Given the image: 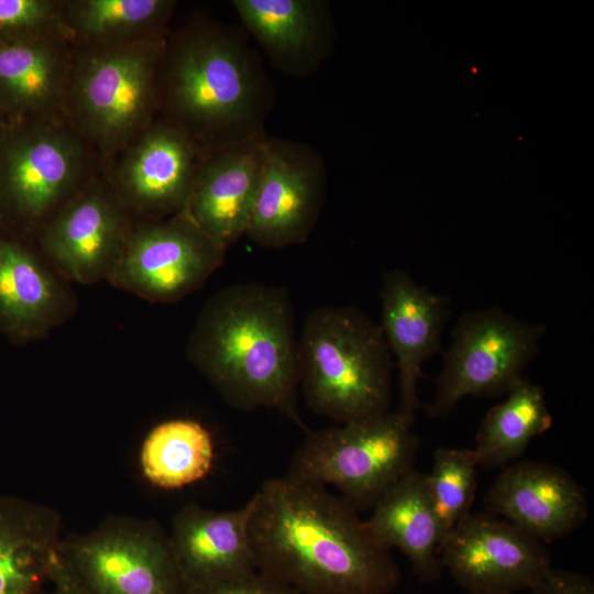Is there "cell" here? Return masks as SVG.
<instances>
[{
  "label": "cell",
  "instance_id": "1",
  "mask_svg": "<svg viewBox=\"0 0 594 594\" xmlns=\"http://www.w3.org/2000/svg\"><path fill=\"white\" fill-rule=\"evenodd\" d=\"M257 570L299 594H391L400 570L365 519L327 487L286 475L249 499Z\"/></svg>",
  "mask_w": 594,
  "mask_h": 594
},
{
  "label": "cell",
  "instance_id": "2",
  "mask_svg": "<svg viewBox=\"0 0 594 594\" xmlns=\"http://www.w3.org/2000/svg\"><path fill=\"white\" fill-rule=\"evenodd\" d=\"M188 360L234 409H275L301 429L298 339L286 288L260 283L226 286L200 310Z\"/></svg>",
  "mask_w": 594,
  "mask_h": 594
},
{
  "label": "cell",
  "instance_id": "3",
  "mask_svg": "<svg viewBox=\"0 0 594 594\" xmlns=\"http://www.w3.org/2000/svg\"><path fill=\"white\" fill-rule=\"evenodd\" d=\"M274 90L237 30L197 20L165 42L158 109L208 155L265 135Z\"/></svg>",
  "mask_w": 594,
  "mask_h": 594
},
{
  "label": "cell",
  "instance_id": "4",
  "mask_svg": "<svg viewBox=\"0 0 594 594\" xmlns=\"http://www.w3.org/2000/svg\"><path fill=\"white\" fill-rule=\"evenodd\" d=\"M299 388L307 406L339 424L389 410L392 353L381 326L352 306H322L298 339Z\"/></svg>",
  "mask_w": 594,
  "mask_h": 594
},
{
  "label": "cell",
  "instance_id": "5",
  "mask_svg": "<svg viewBox=\"0 0 594 594\" xmlns=\"http://www.w3.org/2000/svg\"><path fill=\"white\" fill-rule=\"evenodd\" d=\"M414 424V414L387 410L307 431L287 475L333 486L355 510L371 509L391 485L414 469L419 447Z\"/></svg>",
  "mask_w": 594,
  "mask_h": 594
},
{
  "label": "cell",
  "instance_id": "6",
  "mask_svg": "<svg viewBox=\"0 0 594 594\" xmlns=\"http://www.w3.org/2000/svg\"><path fill=\"white\" fill-rule=\"evenodd\" d=\"M165 37L90 46L73 64L66 101L102 150L132 143L158 109Z\"/></svg>",
  "mask_w": 594,
  "mask_h": 594
},
{
  "label": "cell",
  "instance_id": "7",
  "mask_svg": "<svg viewBox=\"0 0 594 594\" xmlns=\"http://www.w3.org/2000/svg\"><path fill=\"white\" fill-rule=\"evenodd\" d=\"M57 553L86 594H187L168 531L155 519L110 515L61 539Z\"/></svg>",
  "mask_w": 594,
  "mask_h": 594
},
{
  "label": "cell",
  "instance_id": "8",
  "mask_svg": "<svg viewBox=\"0 0 594 594\" xmlns=\"http://www.w3.org/2000/svg\"><path fill=\"white\" fill-rule=\"evenodd\" d=\"M544 332L543 324L517 319L499 307L464 312L452 330L428 416L447 417L466 396L507 394L538 354Z\"/></svg>",
  "mask_w": 594,
  "mask_h": 594
},
{
  "label": "cell",
  "instance_id": "9",
  "mask_svg": "<svg viewBox=\"0 0 594 594\" xmlns=\"http://www.w3.org/2000/svg\"><path fill=\"white\" fill-rule=\"evenodd\" d=\"M77 140L47 119L11 122L0 135V224L38 229L78 179Z\"/></svg>",
  "mask_w": 594,
  "mask_h": 594
},
{
  "label": "cell",
  "instance_id": "10",
  "mask_svg": "<svg viewBox=\"0 0 594 594\" xmlns=\"http://www.w3.org/2000/svg\"><path fill=\"white\" fill-rule=\"evenodd\" d=\"M226 253L180 211L130 230L107 280L150 301L174 302L201 288Z\"/></svg>",
  "mask_w": 594,
  "mask_h": 594
},
{
  "label": "cell",
  "instance_id": "11",
  "mask_svg": "<svg viewBox=\"0 0 594 594\" xmlns=\"http://www.w3.org/2000/svg\"><path fill=\"white\" fill-rule=\"evenodd\" d=\"M440 559L468 592L530 591L553 568L543 542L486 510L470 513L450 531Z\"/></svg>",
  "mask_w": 594,
  "mask_h": 594
},
{
  "label": "cell",
  "instance_id": "12",
  "mask_svg": "<svg viewBox=\"0 0 594 594\" xmlns=\"http://www.w3.org/2000/svg\"><path fill=\"white\" fill-rule=\"evenodd\" d=\"M326 185V166L318 152L300 142L266 135L245 237L270 249L306 242L320 216Z\"/></svg>",
  "mask_w": 594,
  "mask_h": 594
},
{
  "label": "cell",
  "instance_id": "13",
  "mask_svg": "<svg viewBox=\"0 0 594 594\" xmlns=\"http://www.w3.org/2000/svg\"><path fill=\"white\" fill-rule=\"evenodd\" d=\"M124 206L116 194L87 189L64 202L40 228V251L67 280L108 279L128 234Z\"/></svg>",
  "mask_w": 594,
  "mask_h": 594
},
{
  "label": "cell",
  "instance_id": "14",
  "mask_svg": "<svg viewBox=\"0 0 594 594\" xmlns=\"http://www.w3.org/2000/svg\"><path fill=\"white\" fill-rule=\"evenodd\" d=\"M66 282L25 234L0 224V332L11 342L38 340L74 314Z\"/></svg>",
  "mask_w": 594,
  "mask_h": 594
},
{
  "label": "cell",
  "instance_id": "15",
  "mask_svg": "<svg viewBox=\"0 0 594 594\" xmlns=\"http://www.w3.org/2000/svg\"><path fill=\"white\" fill-rule=\"evenodd\" d=\"M131 145L116 178L124 208L152 219L183 211L204 157L197 144L165 120L152 122Z\"/></svg>",
  "mask_w": 594,
  "mask_h": 594
},
{
  "label": "cell",
  "instance_id": "16",
  "mask_svg": "<svg viewBox=\"0 0 594 594\" xmlns=\"http://www.w3.org/2000/svg\"><path fill=\"white\" fill-rule=\"evenodd\" d=\"M484 504L486 512L543 543L573 532L588 514L585 490L571 474L534 460L507 466L487 491Z\"/></svg>",
  "mask_w": 594,
  "mask_h": 594
},
{
  "label": "cell",
  "instance_id": "17",
  "mask_svg": "<svg viewBox=\"0 0 594 594\" xmlns=\"http://www.w3.org/2000/svg\"><path fill=\"white\" fill-rule=\"evenodd\" d=\"M266 134L205 155L183 212L227 250L245 235L265 156Z\"/></svg>",
  "mask_w": 594,
  "mask_h": 594
},
{
  "label": "cell",
  "instance_id": "18",
  "mask_svg": "<svg viewBox=\"0 0 594 594\" xmlns=\"http://www.w3.org/2000/svg\"><path fill=\"white\" fill-rule=\"evenodd\" d=\"M381 300L380 326L398 369L399 410L415 415L422 406L417 392L422 365L441 350L449 300L400 270L384 274Z\"/></svg>",
  "mask_w": 594,
  "mask_h": 594
},
{
  "label": "cell",
  "instance_id": "19",
  "mask_svg": "<svg viewBox=\"0 0 594 594\" xmlns=\"http://www.w3.org/2000/svg\"><path fill=\"white\" fill-rule=\"evenodd\" d=\"M250 510L249 502L224 510L190 503L173 516L169 542L188 590L257 571Z\"/></svg>",
  "mask_w": 594,
  "mask_h": 594
},
{
  "label": "cell",
  "instance_id": "20",
  "mask_svg": "<svg viewBox=\"0 0 594 594\" xmlns=\"http://www.w3.org/2000/svg\"><path fill=\"white\" fill-rule=\"evenodd\" d=\"M244 29L257 41L275 68L305 78L326 61L332 26L322 0H234Z\"/></svg>",
  "mask_w": 594,
  "mask_h": 594
},
{
  "label": "cell",
  "instance_id": "21",
  "mask_svg": "<svg viewBox=\"0 0 594 594\" xmlns=\"http://www.w3.org/2000/svg\"><path fill=\"white\" fill-rule=\"evenodd\" d=\"M366 526L382 546L398 549L422 582L441 576L443 535L430 499L427 474L415 469L391 485L371 508Z\"/></svg>",
  "mask_w": 594,
  "mask_h": 594
},
{
  "label": "cell",
  "instance_id": "22",
  "mask_svg": "<svg viewBox=\"0 0 594 594\" xmlns=\"http://www.w3.org/2000/svg\"><path fill=\"white\" fill-rule=\"evenodd\" d=\"M58 40L0 41V107L9 123L47 119L66 102L73 64Z\"/></svg>",
  "mask_w": 594,
  "mask_h": 594
},
{
  "label": "cell",
  "instance_id": "23",
  "mask_svg": "<svg viewBox=\"0 0 594 594\" xmlns=\"http://www.w3.org/2000/svg\"><path fill=\"white\" fill-rule=\"evenodd\" d=\"M59 513L0 494V594H40L61 541Z\"/></svg>",
  "mask_w": 594,
  "mask_h": 594
},
{
  "label": "cell",
  "instance_id": "24",
  "mask_svg": "<svg viewBox=\"0 0 594 594\" xmlns=\"http://www.w3.org/2000/svg\"><path fill=\"white\" fill-rule=\"evenodd\" d=\"M483 419L472 448L479 466H504L552 425L542 388L522 377Z\"/></svg>",
  "mask_w": 594,
  "mask_h": 594
},
{
  "label": "cell",
  "instance_id": "25",
  "mask_svg": "<svg viewBox=\"0 0 594 594\" xmlns=\"http://www.w3.org/2000/svg\"><path fill=\"white\" fill-rule=\"evenodd\" d=\"M169 0H77L62 2L64 33L90 46L164 37L175 7Z\"/></svg>",
  "mask_w": 594,
  "mask_h": 594
},
{
  "label": "cell",
  "instance_id": "26",
  "mask_svg": "<svg viewBox=\"0 0 594 594\" xmlns=\"http://www.w3.org/2000/svg\"><path fill=\"white\" fill-rule=\"evenodd\" d=\"M215 462V444L207 428L193 419L156 425L140 451L144 479L162 490H178L206 477Z\"/></svg>",
  "mask_w": 594,
  "mask_h": 594
},
{
  "label": "cell",
  "instance_id": "27",
  "mask_svg": "<svg viewBox=\"0 0 594 594\" xmlns=\"http://www.w3.org/2000/svg\"><path fill=\"white\" fill-rule=\"evenodd\" d=\"M472 449L438 448L427 485L443 539L471 512L477 481Z\"/></svg>",
  "mask_w": 594,
  "mask_h": 594
},
{
  "label": "cell",
  "instance_id": "28",
  "mask_svg": "<svg viewBox=\"0 0 594 594\" xmlns=\"http://www.w3.org/2000/svg\"><path fill=\"white\" fill-rule=\"evenodd\" d=\"M62 2L0 0V41L15 42L64 34Z\"/></svg>",
  "mask_w": 594,
  "mask_h": 594
},
{
  "label": "cell",
  "instance_id": "29",
  "mask_svg": "<svg viewBox=\"0 0 594 594\" xmlns=\"http://www.w3.org/2000/svg\"><path fill=\"white\" fill-rule=\"evenodd\" d=\"M187 594H299L290 585L262 571L209 585L193 587Z\"/></svg>",
  "mask_w": 594,
  "mask_h": 594
},
{
  "label": "cell",
  "instance_id": "30",
  "mask_svg": "<svg viewBox=\"0 0 594 594\" xmlns=\"http://www.w3.org/2000/svg\"><path fill=\"white\" fill-rule=\"evenodd\" d=\"M530 592L531 594H594V583L581 573L552 568Z\"/></svg>",
  "mask_w": 594,
  "mask_h": 594
},
{
  "label": "cell",
  "instance_id": "31",
  "mask_svg": "<svg viewBox=\"0 0 594 594\" xmlns=\"http://www.w3.org/2000/svg\"><path fill=\"white\" fill-rule=\"evenodd\" d=\"M53 594H86L70 574L57 551L53 558L50 579Z\"/></svg>",
  "mask_w": 594,
  "mask_h": 594
},
{
  "label": "cell",
  "instance_id": "32",
  "mask_svg": "<svg viewBox=\"0 0 594 594\" xmlns=\"http://www.w3.org/2000/svg\"><path fill=\"white\" fill-rule=\"evenodd\" d=\"M8 124H9V121H8L3 110L0 107V135L7 129Z\"/></svg>",
  "mask_w": 594,
  "mask_h": 594
},
{
  "label": "cell",
  "instance_id": "33",
  "mask_svg": "<svg viewBox=\"0 0 594 594\" xmlns=\"http://www.w3.org/2000/svg\"><path fill=\"white\" fill-rule=\"evenodd\" d=\"M466 594H506V593H494V592H485V591H469Z\"/></svg>",
  "mask_w": 594,
  "mask_h": 594
}]
</instances>
